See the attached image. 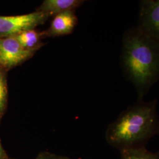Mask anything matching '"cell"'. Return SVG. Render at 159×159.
<instances>
[{"label": "cell", "mask_w": 159, "mask_h": 159, "mask_svg": "<svg viewBox=\"0 0 159 159\" xmlns=\"http://www.w3.org/2000/svg\"><path fill=\"white\" fill-rule=\"evenodd\" d=\"M121 66L125 79L143 98L159 79V43L137 26L123 35Z\"/></svg>", "instance_id": "cell-1"}, {"label": "cell", "mask_w": 159, "mask_h": 159, "mask_svg": "<svg viewBox=\"0 0 159 159\" xmlns=\"http://www.w3.org/2000/svg\"><path fill=\"white\" fill-rule=\"evenodd\" d=\"M157 100L136 102L120 114L108 126L106 140L120 151L145 148V144L159 133V119L156 111Z\"/></svg>", "instance_id": "cell-2"}, {"label": "cell", "mask_w": 159, "mask_h": 159, "mask_svg": "<svg viewBox=\"0 0 159 159\" xmlns=\"http://www.w3.org/2000/svg\"><path fill=\"white\" fill-rule=\"evenodd\" d=\"M50 16L43 12H34L15 16H0V37L17 35L34 30L46 21Z\"/></svg>", "instance_id": "cell-3"}, {"label": "cell", "mask_w": 159, "mask_h": 159, "mask_svg": "<svg viewBox=\"0 0 159 159\" xmlns=\"http://www.w3.org/2000/svg\"><path fill=\"white\" fill-rule=\"evenodd\" d=\"M34 52L25 49L14 36L0 37V67L6 71L25 61Z\"/></svg>", "instance_id": "cell-4"}, {"label": "cell", "mask_w": 159, "mask_h": 159, "mask_svg": "<svg viewBox=\"0 0 159 159\" xmlns=\"http://www.w3.org/2000/svg\"><path fill=\"white\" fill-rule=\"evenodd\" d=\"M137 26L159 43V0L140 2Z\"/></svg>", "instance_id": "cell-5"}, {"label": "cell", "mask_w": 159, "mask_h": 159, "mask_svg": "<svg viewBox=\"0 0 159 159\" xmlns=\"http://www.w3.org/2000/svg\"><path fill=\"white\" fill-rule=\"evenodd\" d=\"M77 23V18L73 11L64 12L55 16L51 25L42 33L43 37H55L70 34Z\"/></svg>", "instance_id": "cell-6"}, {"label": "cell", "mask_w": 159, "mask_h": 159, "mask_svg": "<svg viewBox=\"0 0 159 159\" xmlns=\"http://www.w3.org/2000/svg\"><path fill=\"white\" fill-rule=\"evenodd\" d=\"M83 2L80 0H46L41 4L38 11L47 13L49 16H56L64 12L73 11Z\"/></svg>", "instance_id": "cell-7"}, {"label": "cell", "mask_w": 159, "mask_h": 159, "mask_svg": "<svg viewBox=\"0 0 159 159\" xmlns=\"http://www.w3.org/2000/svg\"><path fill=\"white\" fill-rule=\"evenodd\" d=\"M14 37L25 49L35 51L41 47L40 38L43 37V35L34 29L24 31Z\"/></svg>", "instance_id": "cell-8"}, {"label": "cell", "mask_w": 159, "mask_h": 159, "mask_svg": "<svg viewBox=\"0 0 159 159\" xmlns=\"http://www.w3.org/2000/svg\"><path fill=\"white\" fill-rule=\"evenodd\" d=\"M120 152V159H159V153H152L146 148L124 150Z\"/></svg>", "instance_id": "cell-9"}, {"label": "cell", "mask_w": 159, "mask_h": 159, "mask_svg": "<svg viewBox=\"0 0 159 159\" xmlns=\"http://www.w3.org/2000/svg\"><path fill=\"white\" fill-rule=\"evenodd\" d=\"M6 71L0 67V121L6 112L8 91L7 84Z\"/></svg>", "instance_id": "cell-10"}, {"label": "cell", "mask_w": 159, "mask_h": 159, "mask_svg": "<svg viewBox=\"0 0 159 159\" xmlns=\"http://www.w3.org/2000/svg\"><path fill=\"white\" fill-rule=\"evenodd\" d=\"M58 155L51 153L49 152L44 151L38 154V156L34 159H57Z\"/></svg>", "instance_id": "cell-11"}, {"label": "cell", "mask_w": 159, "mask_h": 159, "mask_svg": "<svg viewBox=\"0 0 159 159\" xmlns=\"http://www.w3.org/2000/svg\"><path fill=\"white\" fill-rule=\"evenodd\" d=\"M9 157L6 153L4 148L2 147V145L0 140V159H8Z\"/></svg>", "instance_id": "cell-12"}, {"label": "cell", "mask_w": 159, "mask_h": 159, "mask_svg": "<svg viewBox=\"0 0 159 159\" xmlns=\"http://www.w3.org/2000/svg\"><path fill=\"white\" fill-rule=\"evenodd\" d=\"M57 159H72L68 157H66V156H59L58 155L57 156Z\"/></svg>", "instance_id": "cell-13"}, {"label": "cell", "mask_w": 159, "mask_h": 159, "mask_svg": "<svg viewBox=\"0 0 159 159\" xmlns=\"http://www.w3.org/2000/svg\"><path fill=\"white\" fill-rule=\"evenodd\" d=\"M10 159V158H9V159Z\"/></svg>", "instance_id": "cell-14"}]
</instances>
